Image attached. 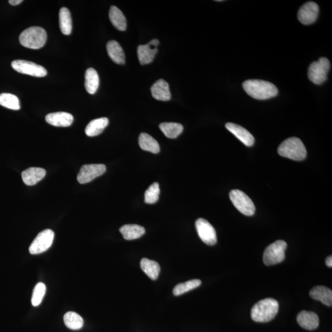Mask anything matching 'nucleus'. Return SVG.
<instances>
[{"label":"nucleus","mask_w":332,"mask_h":332,"mask_svg":"<svg viewBox=\"0 0 332 332\" xmlns=\"http://www.w3.org/2000/svg\"><path fill=\"white\" fill-rule=\"evenodd\" d=\"M159 128L166 137L176 138L182 134L183 127L177 123H162L160 124Z\"/></svg>","instance_id":"obj_28"},{"label":"nucleus","mask_w":332,"mask_h":332,"mask_svg":"<svg viewBox=\"0 0 332 332\" xmlns=\"http://www.w3.org/2000/svg\"><path fill=\"white\" fill-rule=\"evenodd\" d=\"M109 18L111 23L120 31H125L127 27V21L122 11L114 6L110 8Z\"/></svg>","instance_id":"obj_25"},{"label":"nucleus","mask_w":332,"mask_h":332,"mask_svg":"<svg viewBox=\"0 0 332 332\" xmlns=\"http://www.w3.org/2000/svg\"><path fill=\"white\" fill-rule=\"evenodd\" d=\"M8 2L10 3V4L11 5L17 6L20 5L21 3L23 2V1L22 0H10Z\"/></svg>","instance_id":"obj_34"},{"label":"nucleus","mask_w":332,"mask_h":332,"mask_svg":"<svg viewBox=\"0 0 332 332\" xmlns=\"http://www.w3.org/2000/svg\"><path fill=\"white\" fill-rule=\"evenodd\" d=\"M159 41L158 39H153L149 43L139 45L137 48V55L141 65H147L152 63L158 53V47Z\"/></svg>","instance_id":"obj_12"},{"label":"nucleus","mask_w":332,"mask_h":332,"mask_svg":"<svg viewBox=\"0 0 332 332\" xmlns=\"http://www.w3.org/2000/svg\"><path fill=\"white\" fill-rule=\"evenodd\" d=\"M59 26L63 35H69L72 31V20L68 9L62 8L59 11Z\"/></svg>","instance_id":"obj_27"},{"label":"nucleus","mask_w":332,"mask_h":332,"mask_svg":"<svg viewBox=\"0 0 332 332\" xmlns=\"http://www.w3.org/2000/svg\"><path fill=\"white\" fill-rule=\"evenodd\" d=\"M279 311V303L273 298L259 301L251 310V318L256 322H268L275 318Z\"/></svg>","instance_id":"obj_2"},{"label":"nucleus","mask_w":332,"mask_h":332,"mask_svg":"<svg viewBox=\"0 0 332 332\" xmlns=\"http://www.w3.org/2000/svg\"><path fill=\"white\" fill-rule=\"evenodd\" d=\"M12 67L19 73L35 77H44L47 70L43 66L32 62L23 60H16L11 63Z\"/></svg>","instance_id":"obj_9"},{"label":"nucleus","mask_w":332,"mask_h":332,"mask_svg":"<svg viewBox=\"0 0 332 332\" xmlns=\"http://www.w3.org/2000/svg\"><path fill=\"white\" fill-rule=\"evenodd\" d=\"M46 172L40 168H30L22 172V179L27 185H35L46 176Z\"/></svg>","instance_id":"obj_17"},{"label":"nucleus","mask_w":332,"mask_h":332,"mask_svg":"<svg viewBox=\"0 0 332 332\" xmlns=\"http://www.w3.org/2000/svg\"><path fill=\"white\" fill-rule=\"evenodd\" d=\"M326 265H327L328 267H332V256H329L325 260Z\"/></svg>","instance_id":"obj_35"},{"label":"nucleus","mask_w":332,"mask_h":332,"mask_svg":"<svg viewBox=\"0 0 332 332\" xmlns=\"http://www.w3.org/2000/svg\"><path fill=\"white\" fill-rule=\"evenodd\" d=\"M286 241L277 240L265 250L264 262L266 265L270 266L280 264L285 259V252L287 249Z\"/></svg>","instance_id":"obj_5"},{"label":"nucleus","mask_w":332,"mask_h":332,"mask_svg":"<svg viewBox=\"0 0 332 332\" xmlns=\"http://www.w3.org/2000/svg\"><path fill=\"white\" fill-rule=\"evenodd\" d=\"M54 238V232L51 229H47L40 232L30 245V253L37 255L46 251L52 246Z\"/></svg>","instance_id":"obj_8"},{"label":"nucleus","mask_w":332,"mask_h":332,"mask_svg":"<svg viewBox=\"0 0 332 332\" xmlns=\"http://www.w3.org/2000/svg\"><path fill=\"white\" fill-rule=\"evenodd\" d=\"M63 321L66 327L72 330H79L84 324L83 318L78 314L72 312L65 314Z\"/></svg>","instance_id":"obj_29"},{"label":"nucleus","mask_w":332,"mask_h":332,"mask_svg":"<svg viewBox=\"0 0 332 332\" xmlns=\"http://www.w3.org/2000/svg\"><path fill=\"white\" fill-rule=\"evenodd\" d=\"M120 231L126 240L129 241L137 240L143 236L146 233V229L138 225H125L120 229Z\"/></svg>","instance_id":"obj_21"},{"label":"nucleus","mask_w":332,"mask_h":332,"mask_svg":"<svg viewBox=\"0 0 332 332\" xmlns=\"http://www.w3.org/2000/svg\"><path fill=\"white\" fill-rule=\"evenodd\" d=\"M297 320L298 324L307 330H315L319 327V317L316 313L312 312L302 311L298 314Z\"/></svg>","instance_id":"obj_15"},{"label":"nucleus","mask_w":332,"mask_h":332,"mask_svg":"<svg viewBox=\"0 0 332 332\" xmlns=\"http://www.w3.org/2000/svg\"><path fill=\"white\" fill-rule=\"evenodd\" d=\"M99 86V77L95 69L89 68L85 74V88L87 92L93 94L97 92Z\"/></svg>","instance_id":"obj_26"},{"label":"nucleus","mask_w":332,"mask_h":332,"mask_svg":"<svg viewBox=\"0 0 332 332\" xmlns=\"http://www.w3.org/2000/svg\"><path fill=\"white\" fill-rule=\"evenodd\" d=\"M319 6L315 2H309L304 4L298 12V19L304 25H310L315 22L318 17Z\"/></svg>","instance_id":"obj_13"},{"label":"nucleus","mask_w":332,"mask_h":332,"mask_svg":"<svg viewBox=\"0 0 332 332\" xmlns=\"http://www.w3.org/2000/svg\"><path fill=\"white\" fill-rule=\"evenodd\" d=\"M196 228L199 238L205 244L215 245L217 241L216 229L207 220L198 219L196 222Z\"/></svg>","instance_id":"obj_10"},{"label":"nucleus","mask_w":332,"mask_h":332,"mask_svg":"<svg viewBox=\"0 0 332 332\" xmlns=\"http://www.w3.org/2000/svg\"><path fill=\"white\" fill-rule=\"evenodd\" d=\"M0 105L11 110H19L20 108L19 100L17 97L9 93L0 94Z\"/></svg>","instance_id":"obj_30"},{"label":"nucleus","mask_w":332,"mask_h":332,"mask_svg":"<svg viewBox=\"0 0 332 332\" xmlns=\"http://www.w3.org/2000/svg\"><path fill=\"white\" fill-rule=\"evenodd\" d=\"M277 152L280 156L295 161H302L307 155L305 146L297 137H291L283 141Z\"/></svg>","instance_id":"obj_3"},{"label":"nucleus","mask_w":332,"mask_h":332,"mask_svg":"<svg viewBox=\"0 0 332 332\" xmlns=\"http://www.w3.org/2000/svg\"><path fill=\"white\" fill-rule=\"evenodd\" d=\"M46 121L50 125L56 127H68L72 125L74 117L71 114L66 112H56L48 114Z\"/></svg>","instance_id":"obj_18"},{"label":"nucleus","mask_w":332,"mask_h":332,"mask_svg":"<svg viewBox=\"0 0 332 332\" xmlns=\"http://www.w3.org/2000/svg\"><path fill=\"white\" fill-rule=\"evenodd\" d=\"M310 297L316 300L321 301L327 306L332 305V291L326 287L318 286L313 288L310 292Z\"/></svg>","instance_id":"obj_19"},{"label":"nucleus","mask_w":332,"mask_h":332,"mask_svg":"<svg viewBox=\"0 0 332 332\" xmlns=\"http://www.w3.org/2000/svg\"><path fill=\"white\" fill-rule=\"evenodd\" d=\"M225 127L229 132H231L235 137L238 138L245 146L251 147L254 144V137L243 127L232 123H226Z\"/></svg>","instance_id":"obj_14"},{"label":"nucleus","mask_w":332,"mask_h":332,"mask_svg":"<svg viewBox=\"0 0 332 332\" xmlns=\"http://www.w3.org/2000/svg\"><path fill=\"white\" fill-rule=\"evenodd\" d=\"M46 291V288L44 283L39 282L35 286L34 289H33L32 297V304L33 306L40 305Z\"/></svg>","instance_id":"obj_33"},{"label":"nucleus","mask_w":332,"mask_h":332,"mask_svg":"<svg viewBox=\"0 0 332 332\" xmlns=\"http://www.w3.org/2000/svg\"><path fill=\"white\" fill-rule=\"evenodd\" d=\"M107 50L108 56L114 63L117 64H125V54L118 42L114 40L108 41Z\"/></svg>","instance_id":"obj_20"},{"label":"nucleus","mask_w":332,"mask_h":332,"mask_svg":"<svg viewBox=\"0 0 332 332\" xmlns=\"http://www.w3.org/2000/svg\"><path fill=\"white\" fill-rule=\"evenodd\" d=\"M109 121L107 117L92 120L86 126V134L89 137H94L101 134L108 126Z\"/></svg>","instance_id":"obj_22"},{"label":"nucleus","mask_w":332,"mask_h":332,"mask_svg":"<svg viewBox=\"0 0 332 332\" xmlns=\"http://www.w3.org/2000/svg\"><path fill=\"white\" fill-rule=\"evenodd\" d=\"M160 194L159 183H153L145 193V202L147 204H152L158 201Z\"/></svg>","instance_id":"obj_32"},{"label":"nucleus","mask_w":332,"mask_h":332,"mask_svg":"<svg viewBox=\"0 0 332 332\" xmlns=\"http://www.w3.org/2000/svg\"><path fill=\"white\" fill-rule=\"evenodd\" d=\"M151 92L154 98L158 101H169L171 99V93L167 81L161 79L156 81L151 87Z\"/></svg>","instance_id":"obj_16"},{"label":"nucleus","mask_w":332,"mask_h":332,"mask_svg":"<svg viewBox=\"0 0 332 332\" xmlns=\"http://www.w3.org/2000/svg\"><path fill=\"white\" fill-rule=\"evenodd\" d=\"M141 270L151 279L156 280L158 279L160 271V266L158 262L151 260V259L144 258L140 261Z\"/></svg>","instance_id":"obj_24"},{"label":"nucleus","mask_w":332,"mask_h":332,"mask_svg":"<svg viewBox=\"0 0 332 332\" xmlns=\"http://www.w3.org/2000/svg\"><path fill=\"white\" fill-rule=\"evenodd\" d=\"M106 171L104 164H86L80 169L77 180L81 184L91 182L96 178L102 176Z\"/></svg>","instance_id":"obj_11"},{"label":"nucleus","mask_w":332,"mask_h":332,"mask_svg":"<svg viewBox=\"0 0 332 332\" xmlns=\"http://www.w3.org/2000/svg\"><path fill=\"white\" fill-rule=\"evenodd\" d=\"M138 144L141 149L152 153H158L160 152L159 145L155 138L147 133H141L138 137Z\"/></svg>","instance_id":"obj_23"},{"label":"nucleus","mask_w":332,"mask_h":332,"mask_svg":"<svg viewBox=\"0 0 332 332\" xmlns=\"http://www.w3.org/2000/svg\"><path fill=\"white\" fill-rule=\"evenodd\" d=\"M229 198L235 207L247 216H252L255 212V207L252 199L240 189H232L229 193Z\"/></svg>","instance_id":"obj_7"},{"label":"nucleus","mask_w":332,"mask_h":332,"mask_svg":"<svg viewBox=\"0 0 332 332\" xmlns=\"http://www.w3.org/2000/svg\"><path fill=\"white\" fill-rule=\"evenodd\" d=\"M201 284V281L199 279L189 280L188 281L179 283L174 288L173 294L175 296L182 295L193 289L198 288Z\"/></svg>","instance_id":"obj_31"},{"label":"nucleus","mask_w":332,"mask_h":332,"mask_svg":"<svg viewBox=\"0 0 332 332\" xmlns=\"http://www.w3.org/2000/svg\"><path fill=\"white\" fill-rule=\"evenodd\" d=\"M47 33L40 27H31L20 35L19 41L23 46L32 50H38L46 44Z\"/></svg>","instance_id":"obj_4"},{"label":"nucleus","mask_w":332,"mask_h":332,"mask_svg":"<svg viewBox=\"0 0 332 332\" xmlns=\"http://www.w3.org/2000/svg\"><path fill=\"white\" fill-rule=\"evenodd\" d=\"M243 86L247 94L255 99H268L274 98L278 93L276 86L269 81L249 80L244 81Z\"/></svg>","instance_id":"obj_1"},{"label":"nucleus","mask_w":332,"mask_h":332,"mask_svg":"<svg viewBox=\"0 0 332 332\" xmlns=\"http://www.w3.org/2000/svg\"><path fill=\"white\" fill-rule=\"evenodd\" d=\"M330 69V61L325 57H321L310 65L307 74L310 80L314 84H321L327 80Z\"/></svg>","instance_id":"obj_6"}]
</instances>
